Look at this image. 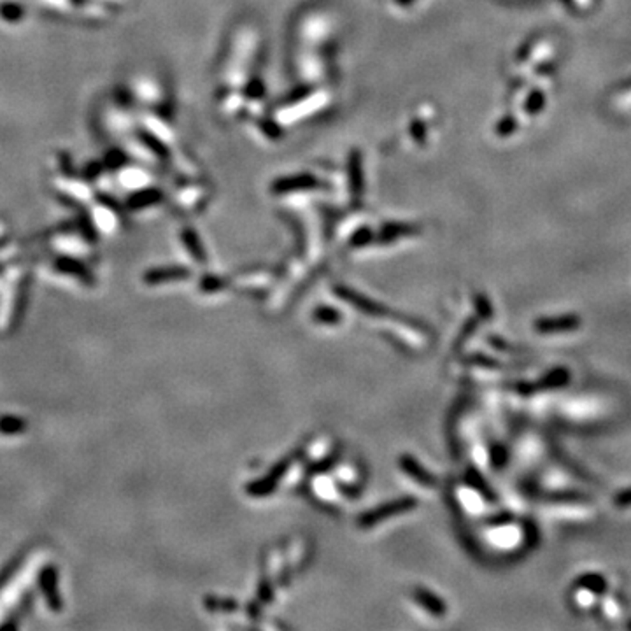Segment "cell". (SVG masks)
Masks as SVG:
<instances>
[{"instance_id": "6da1fadb", "label": "cell", "mask_w": 631, "mask_h": 631, "mask_svg": "<svg viewBox=\"0 0 631 631\" xmlns=\"http://www.w3.org/2000/svg\"><path fill=\"white\" fill-rule=\"evenodd\" d=\"M40 584H43L44 593H46L47 603L51 605V609H54V610L60 609L61 602H60V596H58V591H56V575H54V572L51 570V568L44 570L43 577H40Z\"/></svg>"}, {"instance_id": "7a4b0ae2", "label": "cell", "mask_w": 631, "mask_h": 631, "mask_svg": "<svg viewBox=\"0 0 631 631\" xmlns=\"http://www.w3.org/2000/svg\"><path fill=\"white\" fill-rule=\"evenodd\" d=\"M412 505H414V500H400V501H395L393 503V507H388V509H381V510H375V512H370L367 516V521H365V517H363V523L365 524H370V523H377L379 521V517L381 516H384V514H397V512H402V510H405V509H411Z\"/></svg>"}, {"instance_id": "3957f363", "label": "cell", "mask_w": 631, "mask_h": 631, "mask_svg": "<svg viewBox=\"0 0 631 631\" xmlns=\"http://www.w3.org/2000/svg\"><path fill=\"white\" fill-rule=\"evenodd\" d=\"M25 429V423L22 419L15 418V416H8V418L0 419V432L13 435V433H20Z\"/></svg>"}, {"instance_id": "277c9868", "label": "cell", "mask_w": 631, "mask_h": 631, "mask_svg": "<svg viewBox=\"0 0 631 631\" xmlns=\"http://www.w3.org/2000/svg\"><path fill=\"white\" fill-rule=\"evenodd\" d=\"M186 274V272L184 271H181V268H174V271H169V272H165V271H155V272H151V274L148 275V281L149 282H162L163 279L165 278H181V275H184Z\"/></svg>"}, {"instance_id": "5b68a950", "label": "cell", "mask_w": 631, "mask_h": 631, "mask_svg": "<svg viewBox=\"0 0 631 631\" xmlns=\"http://www.w3.org/2000/svg\"><path fill=\"white\" fill-rule=\"evenodd\" d=\"M556 325H551V323H545L542 321V325H538V328L542 330H554V328H572L575 326L577 323L574 325V319H556Z\"/></svg>"}, {"instance_id": "8992f818", "label": "cell", "mask_w": 631, "mask_h": 631, "mask_svg": "<svg viewBox=\"0 0 631 631\" xmlns=\"http://www.w3.org/2000/svg\"><path fill=\"white\" fill-rule=\"evenodd\" d=\"M419 600H421V603H425L429 610H433V612H442V607L439 605L440 603L439 600L433 598V596L428 595V593H421V595H419Z\"/></svg>"}]
</instances>
